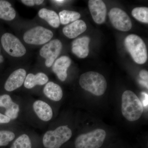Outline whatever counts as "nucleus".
<instances>
[{
	"label": "nucleus",
	"instance_id": "28",
	"mask_svg": "<svg viewBox=\"0 0 148 148\" xmlns=\"http://www.w3.org/2000/svg\"><path fill=\"white\" fill-rule=\"evenodd\" d=\"M140 76L141 78L148 82V71L145 70H142L140 72Z\"/></svg>",
	"mask_w": 148,
	"mask_h": 148
},
{
	"label": "nucleus",
	"instance_id": "11",
	"mask_svg": "<svg viewBox=\"0 0 148 148\" xmlns=\"http://www.w3.org/2000/svg\"><path fill=\"white\" fill-rule=\"evenodd\" d=\"M27 72L23 69H19L12 72L5 84V89L9 92L16 90L24 83Z\"/></svg>",
	"mask_w": 148,
	"mask_h": 148
},
{
	"label": "nucleus",
	"instance_id": "30",
	"mask_svg": "<svg viewBox=\"0 0 148 148\" xmlns=\"http://www.w3.org/2000/svg\"><path fill=\"white\" fill-rule=\"evenodd\" d=\"M0 52H1V49H0ZM3 61V57L2 56L0 55V63H2Z\"/></svg>",
	"mask_w": 148,
	"mask_h": 148
},
{
	"label": "nucleus",
	"instance_id": "22",
	"mask_svg": "<svg viewBox=\"0 0 148 148\" xmlns=\"http://www.w3.org/2000/svg\"><path fill=\"white\" fill-rule=\"evenodd\" d=\"M132 16L138 21L148 24V8L147 7H138L133 9Z\"/></svg>",
	"mask_w": 148,
	"mask_h": 148
},
{
	"label": "nucleus",
	"instance_id": "15",
	"mask_svg": "<svg viewBox=\"0 0 148 148\" xmlns=\"http://www.w3.org/2000/svg\"><path fill=\"white\" fill-rule=\"evenodd\" d=\"M87 29L84 21L78 20L67 25L63 29V34L70 39L75 38L84 33Z\"/></svg>",
	"mask_w": 148,
	"mask_h": 148
},
{
	"label": "nucleus",
	"instance_id": "9",
	"mask_svg": "<svg viewBox=\"0 0 148 148\" xmlns=\"http://www.w3.org/2000/svg\"><path fill=\"white\" fill-rule=\"evenodd\" d=\"M108 14L111 23L117 30L121 32H127L132 28L131 19L122 10L114 8L111 9Z\"/></svg>",
	"mask_w": 148,
	"mask_h": 148
},
{
	"label": "nucleus",
	"instance_id": "18",
	"mask_svg": "<svg viewBox=\"0 0 148 148\" xmlns=\"http://www.w3.org/2000/svg\"><path fill=\"white\" fill-rule=\"evenodd\" d=\"M38 14L40 18L44 19L53 28H57L60 26L59 15L54 11L43 8L39 11Z\"/></svg>",
	"mask_w": 148,
	"mask_h": 148
},
{
	"label": "nucleus",
	"instance_id": "19",
	"mask_svg": "<svg viewBox=\"0 0 148 148\" xmlns=\"http://www.w3.org/2000/svg\"><path fill=\"white\" fill-rule=\"evenodd\" d=\"M16 12L8 1L0 0V18L5 21H12L15 18Z\"/></svg>",
	"mask_w": 148,
	"mask_h": 148
},
{
	"label": "nucleus",
	"instance_id": "16",
	"mask_svg": "<svg viewBox=\"0 0 148 148\" xmlns=\"http://www.w3.org/2000/svg\"><path fill=\"white\" fill-rule=\"evenodd\" d=\"M48 81V77L44 73H39L36 75L29 73L26 77L24 86L27 89H32L36 86L46 84Z\"/></svg>",
	"mask_w": 148,
	"mask_h": 148
},
{
	"label": "nucleus",
	"instance_id": "21",
	"mask_svg": "<svg viewBox=\"0 0 148 148\" xmlns=\"http://www.w3.org/2000/svg\"><path fill=\"white\" fill-rule=\"evenodd\" d=\"M32 143L29 135L23 134L14 140L10 148H32Z\"/></svg>",
	"mask_w": 148,
	"mask_h": 148
},
{
	"label": "nucleus",
	"instance_id": "12",
	"mask_svg": "<svg viewBox=\"0 0 148 148\" xmlns=\"http://www.w3.org/2000/svg\"><path fill=\"white\" fill-rule=\"evenodd\" d=\"M71 64V58L66 56H63L58 58L52 65V71L61 81H65L67 79V71Z\"/></svg>",
	"mask_w": 148,
	"mask_h": 148
},
{
	"label": "nucleus",
	"instance_id": "4",
	"mask_svg": "<svg viewBox=\"0 0 148 148\" xmlns=\"http://www.w3.org/2000/svg\"><path fill=\"white\" fill-rule=\"evenodd\" d=\"M125 46L132 59L137 64H143L148 59L147 47L144 41L135 34L128 35L125 38Z\"/></svg>",
	"mask_w": 148,
	"mask_h": 148
},
{
	"label": "nucleus",
	"instance_id": "24",
	"mask_svg": "<svg viewBox=\"0 0 148 148\" xmlns=\"http://www.w3.org/2000/svg\"><path fill=\"white\" fill-rule=\"evenodd\" d=\"M19 111L20 108L19 106L17 103L14 102L10 108L5 110V115L9 118L11 120L15 119L18 117Z\"/></svg>",
	"mask_w": 148,
	"mask_h": 148
},
{
	"label": "nucleus",
	"instance_id": "6",
	"mask_svg": "<svg viewBox=\"0 0 148 148\" xmlns=\"http://www.w3.org/2000/svg\"><path fill=\"white\" fill-rule=\"evenodd\" d=\"M53 32L41 26H37L24 33L23 39L26 43L34 45H42L50 40L53 37Z\"/></svg>",
	"mask_w": 148,
	"mask_h": 148
},
{
	"label": "nucleus",
	"instance_id": "2",
	"mask_svg": "<svg viewBox=\"0 0 148 148\" xmlns=\"http://www.w3.org/2000/svg\"><path fill=\"white\" fill-rule=\"evenodd\" d=\"M79 85L83 89L96 96H101L106 92L107 83L103 75L93 71L82 74L80 77Z\"/></svg>",
	"mask_w": 148,
	"mask_h": 148
},
{
	"label": "nucleus",
	"instance_id": "17",
	"mask_svg": "<svg viewBox=\"0 0 148 148\" xmlns=\"http://www.w3.org/2000/svg\"><path fill=\"white\" fill-rule=\"evenodd\" d=\"M43 92L48 98L56 102L61 100L63 96L61 86L52 82H49L46 84Z\"/></svg>",
	"mask_w": 148,
	"mask_h": 148
},
{
	"label": "nucleus",
	"instance_id": "27",
	"mask_svg": "<svg viewBox=\"0 0 148 148\" xmlns=\"http://www.w3.org/2000/svg\"><path fill=\"white\" fill-rule=\"evenodd\" d=\"M11 119L3 114L0 113V123H8L10 122Z\"/></svg>",
	"mask_w": 148,
	"mask_h": 148
},
{
	"label": "nucleus",
	"instance_id": "8",
	"mask_svg": "<svg viewBox=\"0 0 148 148\" xmlns=\"http://www.w3.org/2000/svg\"><path fill=\"white\" fill-rule=\"evenodd\" d=\"M62 49V43L58 39L52 40L41 48L40 50V54L45 59L46 67L50 68L52 66L61 53Z\"/></svg>",
	"mask_w": 148,
	"mask_h": 148
},
{
	"label": "nucleus",
	"instance_id": "25",
	"mask_svg": "<svg viewBox=\"0 0 148 148\" xmlns=\"http://www.w3.org/2000/svg\"><path fill=\"white\" fill-rule=\"evenodd\" d=\"M14 102L12 101L10 95L8 94L0 95V107L7 110L10 108Z\"/></svg>",
	"mask_w": 148,
	"mask_h": 148
},
{
	"label": "nucleus",
	"instance_id": "23",
	"mask_svg": "<svg viewBox=\"0 0 148 148\" xmlns=\"http://www.w3.org/2000/svg\"><path fill=\"white\" fill-rule=\"evenodd\" d=\"M15 137V134L12 131L0 130V147L8 145Z\"/></svg>",
	"mask_w": 148,
	"mask_h": 148
},
{
	"label": "nucleus",
	"instance_id": "7",
	"mask_svg": "<svg viewBox=\"0 0 148 148\" xmlns=\"http://www.w3.org/2000/svg\"><path fill=\"white\" fill-rule=\"evenodd\" d=\"M1 42L5 51L12 57H22L27 52L24 45L12 34L6 33L3 34Z\"/></svg>",
	"mask_w": 148,
	"mask_h": 148
},
{
	"label": "nucleus",
	"instance_id": "14",
	"mask_svg": "<svg viewBox=\"0 0 148 148\" xmlns=\"http://www.w3.org/2000/svg\"><path fill=\"white\" fill-rule=\"evenodd\" d=\"M33 108L37 116L42 121H49L53 117L52 108L45 101L42 100L35 101L33 103Z\"/></svg>",
	"mask_w": 148,
	"mask_h": 148
},
{
	"label": "nucleus",
	"instance_id": "26",
	"mask_svg": "<svg viewBox=\"0 0 148 148\" xmlns=\"http://www.w3.org/2000/svg\"><path fill=\"white\" fill-rule=\"evenodd\" d=\"M21 2L28 6H34L36 5H40L44 2L43 0H21Z\"/></svg>",
	"mask_w": 148,
	"mask_h": 148
},
{
	"label": "nucleus",
	"instance_id": "5",
	"mask_svg": "<svg viewBox=\"0 0 148 148\" xmlns=\"http://www.w3.org/2000/svg\"><path fill=\"white\" fill-rule=\"evenodd\" d=\"M106 132L102 129H96L85 134L80 135L75 142L76 148H100L103 145Z\"/></svg>",
	"mask_w": 148,
	"mask_h": 148
},
{
	"label": "nucleus",
	"instance_id": "20",
	"mask_svg": "<svg viewBox=\"0 0 148 148\" xmlns=\"http://www.w3.org/2000/svg\"><path fill=\"white\" fill-rule=\"evenodd\" d=\"M60 23L63 25H66L70 22L79 20L81 17V14L79 12L73 11L64 10L59 13Z\"/></svg>",
	"mask_w": 148,
	"mask_h": 148
},
{
	"label": "nucleus",
	"instance_id": "3",
	"mask_svg": "<svg viewBox=\"0 0 148 148\" xmlns=\"http://www.w3.org/2000/svg\"><path fill=\"white\" fill-rule=\"evenodd\" d=\"M72 135L71 130L68 125L59 126L45 133L42 138L43 145L46 148H60L71 139Z\"/></svg>",
	"mask_w": 148,
	"mask_h": 148
},
{
	"label": "nucleus",
	"instance_id": "29",
	"mask_svg": "<svg viewBox=\"0 0 148 148\" xmlns=\"http://www.w3.org/2000/svg\"><path fill=\"white\" fill-rule=\"evenodd\" d=\"M52 1L54 2V3H57L58 4L64 3L66 2V1L64 0H56V1Z\"/></svg>",
	"mask_w": 148,
	"mask_h": 148
},
{
	"label": "nucleus",
	"instance_id": "1",
	"mask_svg": "<svg viewBox=\"0 0 148 148\" xmlns=\"http://www.w3.org/2000/svg\"><path fill=\"white\" fill-rule=\"evenodd\" d=\"M121 111L123 116L129 121H135L142 116L143 104L137 95L131 90H125L123 94Z\"/></svg>",
	"mask_w": 148,
	"mask_h": 148
},
{
	"label": "nucleus",
	"instance_id": "10",
	"mask_svg": "<svg viewBox=\"0 0 148 148\" xmlns=\"http://www.w3.org/2000/svg\"><path fill=\"white\" fill-rule=\"evenodd\" d=\"M88 5L93 21L98 24L104 23L107 12L104 2L101 0H90L88 1Z\"/></svg>",
	"mask_w": 148,
	"mask_h": 148
},
{
	"label": "nucleus",
	"instance_id": "13",
	"mask_svg": "<svg viewBox=\"0 0 148 148\" xmlns=\"http://www.w3.org/2000/svg\"><path fill=\"white\" fill-rule=\"evenodd\" d=\"M89 37L84 36L74 40L72 44V51L78 58H86L89 53Z\"/></svg>",
	"mask_w": 148,
	"mask_h": 148
}]
</instances>
